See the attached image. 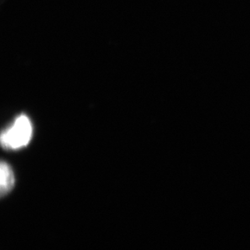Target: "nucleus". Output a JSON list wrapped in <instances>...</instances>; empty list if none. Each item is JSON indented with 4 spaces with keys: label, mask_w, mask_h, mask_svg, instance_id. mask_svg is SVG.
Instances as JSON below:
<instances>
[{
    "label": "nucleus",
    "mask_w": 250,
    "mask_h": 250,
    "mask_svg": "<svg viewBox=\"0 0 250 250\" xmlns=\"http://www.w3.org/2000/svg\"><path fill=\"white\" fill-rule=\"evenodd\" d=\"M33 134L32 124L28 117L21 115L13 125L1 135V144L4 148L18 149L28 145Z\"/></svg>",
    "instance_id": "f257e3e1"
},
{
    "label": "nucleus",
    "mask_w": 250,
    "mask_h": 250,
    "mask_svg": "<svg viewBox=\"0 0 250 250\" xmlns=\"http://www.w3.org/2000/svg\"><path fill=\"white\" fill-rule=\"evenodd\" d=\"M15 177L12 169L8 164L4 161L1 162L0 166V188L1 194H7L14 187Z\"/></svg>",
    "instance_id": "f03ea898"
}]
</instances>
